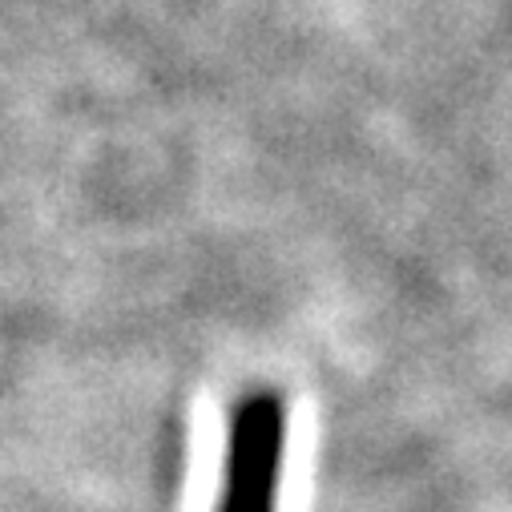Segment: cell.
Returning <instances> with one entry per match:
<instances>
[{"instance_id":"1","label":"cell","mask_w":512,"mask_h":512,"mask_svg":"<svg viewBox=\"0 0 512 512\" xmlns=\"http://www.w3.org/2000/svg\"><path fill=\"white\" fill-rule=\"evenodd\" d=\"M283 440H287V408L279 396L259 392L234 408L218 512H275Z\"/></svg>"}]
</instances>
